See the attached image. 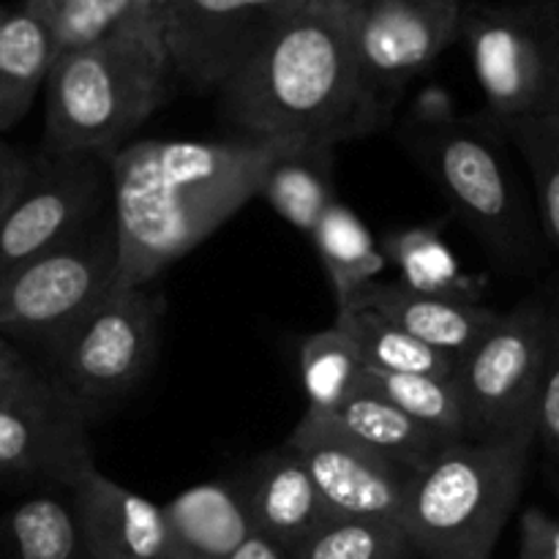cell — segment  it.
<instances>
[{"mask_svg": "<svg viewBox=\"0 0 559 559\" xmlns=\"http://www.w3.org/2000/svg\"><path fill=\"white\" fill-rule=\"evenodd\" d=\"M282 145L235 140H134L107 158L118 287L153 284L260 194Z\"/></svg>", "mask_w": 559, "mask_h": 559, "instance_id": "cell-1", "label": "cell"}, {"mask_svg": "<svg viewBox=\"0 0 559 559\" xmlns=\"http://www.w3.org/2000/svg\"><path fill=\"white\" fill-rule=\"evenodd\" d=\"M238 136L338 147L388 129L360 82L353 14L300 3L218 91Z\"/></svg>", "mask_w": 559, "mask_h": 559, "instance_id": "cell-2", "label": "cell"}, {"mask_svg": "<svg viewBox=\"0 0 559 559\" xmlns=\"http://www.w3.org/2000/svg\"><path fill=\"white\" fill-rule=\"evenodd\" d=\"M156 14L118 36L55 58L44 85V147L112 158L173 93Z\"/></svg>", "mask_w": 559, "mask_h": 559, "instance_id": "cell-3", "label": "cell"}, {"mask_svg": "<svg viewBox=\"0 0 559 559\" xmlns=\"http://www.w3.org/2000/svg\"><path fill=\"white\" fill-rule=\"evenodd\" d=\"M500 140L506 136L484 115H453L448 104L418 107L402 126L404 147L453 218L475 235L497 265L527 273L540 262L538 229Z\"/></svg>", "mask_w": 559, "mask_h": 559, "instance_id": "cell-4", "label": "cell"}, {"mask_svg": "<svg viewBox=\"0 0 559 559\" xmlns=\"http://www.w3.org/2000/svg\"><path fill=\"white\" fill-rule=\"evenodd\" d=\"M533 435L453 440L413 473L402 527L418 559H489L524 491Z\"/></svg>", "mask_w": 559, "mask_h": 559, "instance_id": "cell-5", "label": "cell"}, {"mask_svg": "<svg viewBox=\"0 0 559 559\" xmlns=\"http://www.w3.org/2000/svg\"><path fill=\"white\" fill-rule=\"evenodd\" d=\"M497 131L559 112V0L467 3L462 33Z\"/></svg>", "mask_w": 559, "mask_h": 559, "instance_id": "cell-6", "label": "cell"}, {"mask_svg": "<svg viewBox=\"0 0 559 559\" xmlns=\"http://www.w3.org/2000/svg\"><path fill=\"white\" fill-rule=\"evenodd\" d=\"M167 304L153 284L118 287L49 355L47 374L96 426L123 404L153 369Z\"/></svg>", "mask_w": 559, "mask_h": 559, "instance_id": "cell-7", "label": "cell"}, {"mask_svg": "<svg viewBox=\"0 0 559 559\" xmlns=\"http://www.w3.org/2000/svg\"><path fill=\"white\" fill-rule=\"evenodd\" d=\"M115 284L118 238L109 207L80 235L0 282V336L38 344L49 358Z\"/></svg>", "mask_w": 559, "mask_h": 559, "instance_id": "cell-8", "label": "cell"}, {"mask_svg": "<svg viewBox=\"0 0 559 559\" xmlns=\"http://www.w3.org/2000/svg\"><path fill=\"white\" fill-rule=\"evenodd\" d=\"M467 437H522L538 440L540 385H544V298H527L500 311L486 336L459 360Z\"/></svg>", "mask_w": 559, "mask_h": 559, "instance_id": "cell-9", "label": "cell"}, {"mask_svg": "<svg viewBox=\"0 0 559 559\" xmlns=\"http://www.w3.org/2000/svg\"><path fill=\"white\" fill-rule=\"evenodd\" d=\"M109 211L107 162L91 153H27L20 194L0 218V282Z\"/></svg>", "mask_w": 559, "mask_h": 559, "instance_id": "cell-10", "label": "cell"}, {"mask_svg": "<svg viewBox=\"0 0 559 559\" xmlns=\"http://www.w3.org/2000/svg\"><path fill=\"white\" fill-rule=\"evenodd\" d=\"M467 0H366L353 14V49L371 104L391 123L415 76L459 41Z\"/></svg>", "mask_w": 559, "mask_h": 559, "instance_id": "cell-11", "label": "cell"}, {"mask_svg": "<svg viewBox=\"0 0 559 559\" xmlns=\"http://www.w3.org/2000/svg\"><path fill=\"white\" fill-rule=\"evenodd\" d=\"M304 0H158V25L175 80L222 91L257 44Z\"/></svg>", "mask_w": 559, "mask_h": 559, "instance_id": "cell-12", "label": "cell"}, {"mask_svg": "<svg viewBox=\"0 0 559 559\" xmlns=\"http://www.w3.org/2000/svg\"><path fill=\"white\" fill-rule=\"evenodd\" d=\"M91 429L47 369L31 364L0 407V478L69 489L76 473L96 462Z\"/></svg>", "mask_w": 559, "mask_h": 559, "instance_id": "cell-13", "label": "cell"}, {"mask_svg": "<svg viewBox=\"0 0 559 559\" xmlns=\"http://www.w3.org/2000/svg\"><path fill=\"white\" fill-rule=\"evenodd\" d=\"M287 445L300 453L333 516L402 519L413 469L369 451L328 415H300Z\"/></svg>", "mask_w": 559, "mask_h": 559, "instance_id": "cell-14", "label": "cell"}, {"mask_svg": "<svg viewBox=\"0 0 559 559\" xmlns=\"http://www.w3.org/2000/svg\"><path fill=\"white\" fill-rule=\"evenodd\" d=\"M251 533L293 555L331 513L293 445H278L251 459L233 478Z\"/></svg>", "mask_w": 559, "mask_h": 559, "instance_id": "cell-15", "label": "cell"}, {"mask_svg": "<svg viewBox=\"0 0 559 559\" xmlns=\"http://www.w3.org/2000/svg\"><path fill=\"white\" fill-rule=\"evenodd\" d=\"M87 559H156L167 535L164 506L126 489L96 462L69 484Z\"/></svg>", "mask_w": 559, "mask_h": 559, "instance_id": "cell-16", "label": "cell"}, {"mask_svg": "<svg viewBox=\"0 0 559 559\" xmlns=\"http://www.w3.org/2000/svg\"><path fill=\"white\" fill-rule=\"evenodd\" d=\"M349 306H364L377 311L393 325L407 331L426 347L462 360L480 338L495 325L500 311L480 304L475 295H431L407 287L399 278L393 282L366 284ZM347 309V306H344Z\"/></svg>", "mask_w": 559, "mask_h": 559, "instance_id": "cell-17", "label": "cell"}, {"mask_svg": "<svg viewBox=\"0 0 559 559\" xmlns=\"http://www.w3.org/2000/svg\"><path fill=\"white\" fill-rule=\"evenodd\" d=\"M167 535L156 559H229L251 538L233 480H207L164 506Z\"/></svg>", "mask_w": 559, "mask_h": 559, "instance_id": "cell-18", "label": "cell"}, {"mask_svg": "<svg viewBox=\"0 0 559 559\" xmlns=\"http://www.w3.org/2000/svg\"><path fill=\"white\" fill-rule=\"evenodd\" d=\"M336 420L349 437L364 442L369 451L380 453V456L391 459V462L402 464V467L418 473L420 467L431 462L442 448L448 445V437L437 435L429 426L418 424L409 418L404 409L388 402L369 380L366 371L360 374L358 385L353 388L347 399L338 404L336 413L328 415Z\"/></svg>", "mask_w": 559, "mask_h": 559, "instance_id": "cell-19", "label": "cell"}, {"mask_svg": "<svg viewBox=\"0 0 559 559\" xmlns=\"http://www.w3.org/2000/svg\"><path fill=\"white\" fill-rule=\"evenodd\" d=\"M336 147L282 145L262 175L260 194L289 227L311 233L317 218L336 202Z\"/></svg>", "mask_w": 559, "mask_h": 559, "instance_id": "cell-20", "label": "cell"}, {"mask_svg": "<svg viewBox=\"0 0 559 559\" xmlns=\"http://www.w3.org/2000/svg\"><path fill=\"white\" fill-rule=\"evenodd\" d=\"M320 265L331 282L336 309H344L366 284L377 282L388 267L374 235L364 218L344 205L342 200L331 202L328 211L317 218L309 233Z\"/></svg>", "mask_w": 559, "mask_h": 559, "instance_id": "cell-21", "label": "cell"}, {"mask_svg": "<svg viewBox=\"0 0 559 559\" xmlns=\"http://www.w3.org/2000/svg\"><path fill=\"white\" fill-rule=\"evenodd\" d=\"M55 49L41 22L22 5L0 16V134L14 129L47 85Z\"/></svg>", "mask_w": 559, "mask_h": 559, "instance_id": "cell-22", "label": "cell"}, {"mask_svg": "<svg viewBox=\"0 0 559 559\" xmlns=\"http://www.w3.org/2000/svg\"><path fill=\"white\" fill-rule=\"evenodd\" d=\"M0 559H87L69 491H44L0 513Z\"/></svg>", "mask_w": 559, "mask_h": 559, "instance_id": "cell-23", "label": "cell"}, {"mask_svg": "<svg viewBox=\"0 0 559 559\" xmlns=\"http://www.w3.org/2000/svg\"><path fill=\"white\" fill-rule=\"evenodd\" d=\"M333 325L349 338L364 369L385 374L456 377V360L426 347L424 342L364 306L336 309Z\"/></svg>", "mask_w": 559, "mask_h": 559, "instance_id": "cell-24", "label": "cell"}, {"mask_svg": "<svg viewBox=\"0 0 559 559\" xmlns=\"http://www.w3.org/2000/svg\"><path fill=\"white\" fill-rule=\"evenodd\" d=\"M52 41L55 58L96 47L156 14L158 0H22Z\"/></svg>", "mask_w": 559, "mask_h": 559, "instance_id": "cell-25", "label": "cell"}, {"mask_svg": "<svg viewBox=\"0 0 559 559\" xmlns=\"http://www.w3.org/2000/svg\"><path fill=\"white\" fill-rule=\"evenodd\" d=\"M388 265L399 271V282L418 293L475 295L473 284L459 267L456 254L442 240L440 224H415L393 229L380 246Z\"/></svg>", "mask_w": 559, "mask_h": 559, "instance_id": "cell-26", "label": "cell"}, {"mask_svg": "<svg viewBox=\"0 0 559 559\" xmlns=\"http://www.w3.org/2000/svg\"><path fill=\"white\" fill-rule=\"evenodd\" d=\"M293 559H418L396 519L328 516Z\"/></svg>", "mask_w": 559, "mask_h": 559, "instance_id": "cell-27", "label": "cell"}, {"mask_svg": "<svg viewBox=\"0 0 559 559\" xmlns=\"http://www.w3.org/2000/svg\"><path fill=\"white\" fill-rule=\"evenodd\" d=\"M364 374L358 353L336 325L317 331L300 342V385L306 413L331 415L353 393Z\"/></svg>", "mask_w": 559, "mask_h": 559, "instance_id": "cell-28", "label": "cell"}, {"mask_svg": "<svg viewBox=\"0 0 559 559\" xmlns=\"http://www.w3.org/2000/svg\"><path fill=\"white\" fill-rule=\"evenodd\" d=\"M366 371V380L399 409L429 426L448 440L467 437L462 393L456 377L435 374H385V371Z\"/></svg>", "mask_w": 559, "mask_h": 559, "instance_id": "cell-29", "label": "cell"}, {"mask_svg": "<svg viewBox=\"0 0 559 559\" xmlns=\"http://www.w3.org/2000/svg\"><path fill=\"white\" fill-rule=\"evenodd\" d=\"M502 136L513 142L527 162L538 194L540 227L559 251V112L508 126Z\"/></svg>", "mask_w": 559, "mask_h": 559, "instance_id": "cell-30", "label": "cell"}, {"mask_svg": "<svg viewBox=\"0 0 559 559\" xmlns=\"http://www.w3.org/2000/svg\"><path fill=\"white\" fill-rule=\"evenodd\" d=\"M538 448L546 464L559 462V287L544 298V385L538 407Z\"/></svg>", "mask_w": 559, "mask_h": 559, "instance_id": "cell-31", "label": "cell"}, {"mask_svg": "<svg viewBox=\"0 0 559 559\" xmlns=\"http://www.w3.org/2000/svg\"><path fill=\"white\" fill-rule=\"evenodd\" d=\"M519 559H559V516L538 506L522 513Z\"/></svg>", "mask_w": 559, "mask_h": 559, "instance_id": "cell-32", "label": "cell"}, {"mask_svg": "<svg viewBox=\"0 0 559 559\" xmlns=\"http://www.w3.org/2000/svg\"><path fill=\"white\" fill-rule=\"evenodd\" d=\"M27 173V153L16 151L14 145L0 140V218L9 211L14 197L20 194L22 180Z\"/></svg>", "mask_w": 559, "mask_h": 559, "instance_id": "cell-33", "label": "cell"}, {"mask_svg": "<svg viewBox=\"0 0 559 559\" xmlns=\"http://www.w3.org/2000/svg\"><path fill=\"white\" fill-rule=\"evenodd\" d=\"M229 559H293V557H289L284 549H278V546L267 544V540L260 538V535H251V538L246 540V544L240 546V549Z\"/></svg>", "mask_w": 559, "mask_h": 559, "instance_id": "cell-34", "label": "cell"}, {"mask_svg": "<svg viewBox=\"0 0 559 559\" xmlns=\"http://www.w3.org/2000/svg\"><path fill=\"white\" fill-rule=\"evenodd\" d=\"M27 366H31V360H27L25 355H20V358L11 360V364L0 366V407H3L5 399L16 391V385H20L22 377H25Z\"/></svg>", "mask_w": 559, "mask_h": 559, "instance_id": "cell-35", "label": "cell"}, {"mask_svg": "<svg viewBox=\"0 0 559 559\" xmlns=\"http://www.w3.org/2000/svg\"><path fill=\"white\" fill-rule=\"evenodd\" d=\"M309 5H320V9H331V11H344V14H355L366 0H304Z\"/></svg>", "mask_w": 559, "mask_h": 559, "instance_id": "cell-36", "label": "cell"}, {"mask_svg": "<svg viewBox=\"0 0 559 559\" xmlns=\"http://www.w3.org/2000/svg\"><path fill=\"white\" fill-rule=\"evenodd\" d=\"M20 349L14 347V344L9 342V338L5 336H0V366H5V364H11V360H16L20 358Z\"/></svg>", "mask_w": 559, "mask_h": 559, "instance_id": "cell-37", "label": "cell"}, {"mask_svg": "<svg viewBox=\"0 0 559 559\" xmlns=\"http://www.w3.org/2000/svg\"><path fill=\"white\" fill-rule=\"evenodd\" d=\"M549 475H551V486H555L557 497H559V462L549 464Z\"/></svg>", "mask_w": 559, "mask_h": 559, "instance_id": "cell-38", "label": "cell"}, {"mask_svg": "<svg viewBox=\"0 0 559 559\" xmlns=\"http://www.w3.org/2000/svg\"><path fill=\"white\" fill-rule=\"evenodd\" d=\"M5 14V9H3V5H0V16H3Z\"/></svg>", "mask_w": 559, "mask_h": 559, "instance_id": "cell-39", "label": "cell"}]
</instances>
